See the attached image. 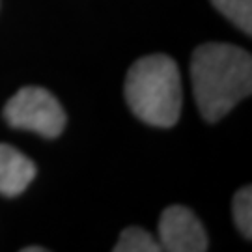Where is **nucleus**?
Masks as SVG:
<instances>
[{"instance_id":"1","label":"nucleus","mask_w":252,"mask_h":252,"mask_svg":"<svg viewBox=\"0 0 252 252\" xmlns=\"http://www.w3.org/2000/svg\"><path fill=\"white\" fill-rule=\"evenodd\" d=\"M190 84L204 120L219 122L251 95V54L230 43L200 45L190 58Z\"/></svg>"},{"instance_id":"2","label":"nucleus","mask_w":252,"mask_h":252,"mask_svg":"<svg viewBox=\"0 0 252 252\" xmlns=\"http://www.w3.org/2000/svg\"><path fill=\"white\" fill-rule=\"evenodd\" d=\"M126 101L138 120L153 127H174L183 103L180 67L166 54L136 60L126 77Z\"/></svg>"},{"instance_id":"3","label":"nucleus","mask_w":252,"mask_h":252,"mask_svg":"<svg viewBox=\"0 0 252 252\" xmlns=\"http://www.w3.org/2000/svg\"><path fill=\"white\" fill-rule=\"evenodd\" d=\"M4 118L15 129L56 138L65 127V112L53 94L39 86H25L6 103Z\"/></svg>"},{"instance_id":"4","label":"nucleus","mask_w":252,"mask_h":252,"mask_svg":"<svg viewBox=\"0 0 252 252\" xmlns=\"http://www.w3.org/2000/svg\"><path fill=\"white\" fill-rule=\"evenodd\" d=\"M159 245L168 252H204L207 234L189 207L170 206L159 219Z\"/></svg>"},{"instance_id":"5","label":"nucleus","mask_w":252,"mask_h":252,"mask_svg":"<svg viewBox=\"0 0 252 252\" xmlns=\"http://www.w3.org/2000/svg\"><path fill=\"white\" fill-rule=\"evenodd\" d=\"M36 164L13 146L0 144V194L15 198L36 178Z\"/></svg>"},{"instance_id":"6","label":"nucleus","mask_w":252,"mask_h":252,"mask_svg":"<svg viewBox=\"0 0 252 252\" xmlns=\"http://www.w3.org/2000/svg\"><path fill=\"white\" fill-rule=\"evenodd\" d=\"M161 245L153 237L150 232H146L144 228H126L118 243L114 245V252H159Z\"/></svg>"},{"instance_id":"7","label":"nucleus","mask_w":252,"mask_h":252,"mask_svg":"<svg viewBox=\"0 0 252 252\" xmlns=\"http://www.w3.org/2000/svg\"><path fill=\"white\" fill-rule=\"evenodd\" d=\"M230 23L245 34H252V0H211Z\"/></svg>"},{"instance_id":"8","label":"nucleus","mask_w":252,"mask_h":252,"mask_svg":"<svg viewBox=\"0 0 252 252\" xmlns=\"http://www.w3.org/2000/svg\"><path fill=\"white\" fill-rule=\"evenodd\" d=\"M234 222L237 230L241 232L245 239L252 237V189L243 187L235 192L234 204H232Z\"/></svg>"},{"instance_id":"9","label":"nucleus","mask_w":252,"mask_h":252,"mask_svg":"<svg viewBox=\"0 0 252 252\" xmlns=\"http://www.w3.org/2000/svg\"><path fill=\"white\" fill-rule=\"evenodd\" d=\"M47 249H41V247H27L23 249V252H45Z\"/></svg>"}]
</instances>
